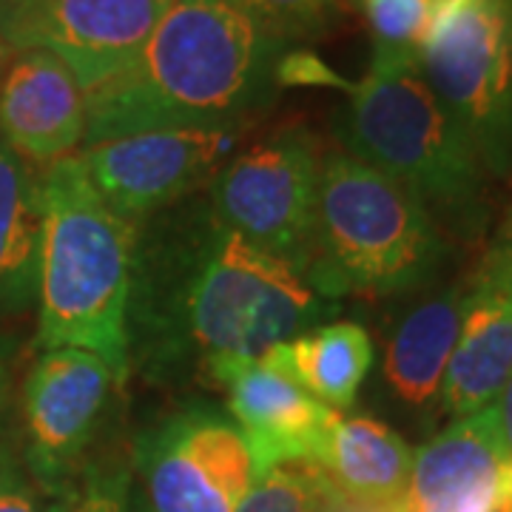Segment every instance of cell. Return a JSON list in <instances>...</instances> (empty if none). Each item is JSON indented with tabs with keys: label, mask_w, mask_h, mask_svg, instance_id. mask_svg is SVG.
Masks as SVG:
<instances>
[{
	"label": "cell",
	"mask_w": 512,
	"mask_h": 512,
	"mask_svg": "<svg viewBox=\"0 0 512 512\" xmlns=\"http://www.w3.org/2000/svg\"><path fill=\"white\" fill-rule=\"evenodd\" d=\"M339 302L311 291L214 214L208 194L137 225L126 333L128 367L154 384L200 382L222 362L259 359L328 325Z\"/></svg>",
	"instance_id": "cell-1"
},
{
	"label": "cell",
	"mask_w": 512,
	"mask_h": 512,
	"mask_svg": "<svg viewBox=\"0 0 512 512\" xmlns=\"http://www.w3.org/2000/svg\"><path fill=\"white\" fill-rule=\"evenodd\" d=\"M276 80H279V89L285 86H336V89H345L350 92L353 83L339 77L330 66H325V60L305 52V49H288L282 60H279V69H276Z\"/></svg>",
	"instance_id": "cell-25"
},
{
	"label": "cell",
	"mask_w": 512,
	"mask_h": 512,
	"mask_svg": "<svg viewBox=\"0 0 512 512\" xmlns=\"http://www.w3.org/2000/svg\"><path fill=\"white\" fill-rule=\"evenodd\" d=\"M316 512H402V504H367V501H359V498H350V495L333 490L322 476Z\"/></svg>",
	"instance_id": "cell-26"
},
{
	"label": "cell",
	"mask_w": 512,
	"mask_h": 512,
	"mask_svg": "<svg viewBox=\"0 0 512 512\" xmlns=\"http://www.w3.org/2000/svg\"><path fill=\"white\" fill-rule=\"evenodd\" d=\"M495 416H498V430H501V444H504V453L510 458L512 464V376L507 384L501 387V393L495 396Z\"/></svg>",
	"instance_id": "cell-27"
},
{
	"label": "cell",
	"mask_w": 512,
	"mask_h": 512,
	"mask_svg": "<svg viewBox=\"0 0 512 512\" xmlns=\"http://www.w3.org/2000/svg\"><path fill=\"white\" fill-rule=\"evenodd\" d=\"M40 239V174L0 140V316L23 313L37 305Z\"/></svg>",
	"instance_id": "cell-18"
},
{
	"label": "cell",
	"mask_w": 512,
	"mask_h": 512,
	"mask_svg": "<svg viewBox=\"0 0 512 512\" xmlns=\"http://www.w3.org/2000/svg\"><path fill=\"white\" fill-rule=\"evenodd\" d=\"M126 512H151V507H148V501H146V495H143V490H140L137 484L131 487V495H128Z\"/></svg>",
	"instance_id": "cell-30"
},
{
	"label": "cell",
	"mask_w": 512,
	"mask_h": 512,
	"mask_svg": "<svg viewBox=\"0 0 512 512\" xmlns=\"http://www.w3.org/2000/svg\"><path fill=\"white\" fill-rule=\"evenodd\" d=\"M373 60H419L433 29V0H365Z\"/></svg>",
	"instance_id": "cell-20"
},
{
	"label": "cell",
	"mask_w": 512,
	"mask_h": 512,
	"mask_svg": "<svg viewBox=\"0 0 512 512\" xmlns=\"http://www.w3.org/2000/svg\"><path fill=\"white\" fill-rule=\"evenodd\" d=\"M461 3H467V0H433V23L444 18V15H450Z\"/></svg>",
	"instance_id": "cell-31"
},
{
	"label": "cell",
	"mask_w": 512,
	"mask_h": 512,
	"mask_svg": "<svg viewBox=\"0 0 512 512\" xmlns=\"http://www.w3.org/2000/svg\"><path fill=\"white\" fill-rule=\"evenodd\" d=\"M467 313V276L404 316L393 333L384 376L393 393L410 407H430L441 399L450 359L456 353Z\"/></svg>",
	"instance_id": "cell-16"
},
{
	"label": "cell",
	"mask_w": 512,
	"mask_h": 512,
	"mask_svg": "<svg viewBox=\"0 0 512 512\" xmlns=\"http://www.w3.org/2000/svg\"><path fill=\"white\" fill-rule=\"evenodd\" d=\"M231 3H237L268 35L279 37L288 46L330 35L342 18L339 0H231Z\"/></svg>",
	"instance_id": "cell-21"
},
{
	"label": "cell",
	"mask_w": 512,
	"mask_h": 512,
	"mask_svg": "<svg viewBox=\"0 0 512 512\" xmlns=\"http://www.w3.org/2000/svg\"><path fill=\"white\" fill-rule=\"evenodd\" d=\"M316 470L333 490L367 504H402L413 450L387 424L367 416H342Z\"/></svg>",
	"instance_id": "cell-19"
},
{
	"label": "cell",
	"mask_w": 512,
	"mask_h": 512,
	"mask_svg": "<svg viewBox=\"0 0 512 512\" xmlns=\"http://www.w3.org/2000/svg\"><path fill=\"white\" fill-rule=\"evenodd\" d=\"M37 279V350L77 348L100 356L123 387L126 311L137 225L94 191L80 157L46 165Z\"/></svg>",
	"instance_id": "cell-3"
},
{
	"label": "cell",
	"mask_w": 512,
	"mask_h": 512,
	"mask_svg": "<svg viewBox=\"0 0 512 512\" xmlns=\"http://www.w3.org/2000/svg\"><path fill=\"white\" fill-rule=\"evenodd\" d=\"M345 151L416 194L421 205L476 239L487 228V171L444 109L419 60H370L336 117Z\"/></svg>",
	"instance_id": "cell-4"
},
{
	"label": "cell",
	"mask_w": 512,
	"mask_h": 512,
	"mask_svg": "<svg viewBox=\"0 0 512 512\" xmlns=\"http://www.w3.org/2000/svg\"><path fill=\"white\" fill-rule=\"evenodd\" d=\"M339 3H350V6H362L365 0H339Z\"/></svg>",
	"instance_id": "cell-33"
},
{
	"label": "cell",
	"mask_w": 512,
	"mask_h": 512,
	"mask_svg": "<svg viewBox=\"0 0 512 512\" xmlns=\"http://www.w3.org/2000/svg\"><path fill=\"white\" fill-rule=\"evenodd\" d=\"M211 387L228 396V413L254 458L256 481L282 464H319L342 413L308 396L262 359L222 362Z\"/></svg>",
	"instance_id": "cell-12"
},
{
	"label": "cell",
	"mask_w": 512,
	"mask_h": 512,
	"mask_svg": "<svg viewBox=\"0 0 512 512\" xmlns=\"http://www.w3.org/2000/svg\"><path fill=\"white\" fill-rule=\"evenodd\" d=\"M0 512H46L43 493L12 441L0 439Z\"/></svg>",
	"instance_id": "cell-24"
},
{
	"label": "cell",
	"mask_w": 512,
	"mask_h": 512,
	"mask_svg": "<svg viewBox=\"0 0 512 512\" xmlns=\"http://www.w3.org/2000/svg\"><path fill=\"white\" fill-rule=\"evenodd\" d=\"M419 69L490 177L512 174V0H467L433 23Z\"/></svg>",
	"instance_id": "cell-6"
},
{
	"label": "cell",
	"mask_w": 512,
	"mask_h": 512,
	"mask_svg": "<svg viewBox=\"0 0 512 512\" xmlns=\"http://www.w3.org/2000/svg\"><path fill=\"white\" fill-rule=\"evenodd\" d=\"M512 376V208L467 276V313L450 359L441 410L453 419L495 402Z\"/></svg>",
	"instance_id": "cell-13"
},
{
	"label": "cell",
	"mask_w": 512,
	"mask_h": 512,
	"mask_svg": "<svg viewBox=\"0 0 512 512\" xmlns=\"http://www.w3.org/2000/svg\"><path fill=\"white\" fill-rule=\"evenodd\" d=\"M86 137V92L69 66L43 49L18 52L0 83V140L26 163L72 157Z\"/></svg>",
	"instance_id": "cell-15"
},
{
	"label": "cell",
	"mask_w": 512,
	"mask_h": 512,
	"mask_svg": "<svg viewBox=\"0 0 512 512\" xmlns=\"http://www.w3.org/2000/svg\"><path fill=\"white\" fill-rule=\"evenodd\" d=\"M316 402L342 413L356 402L373 367L370 333L356 322H328L259 356Z\"/></svg>",
	"instance_id": "cell-17"
},
{
	"label": "cell",
	"mask_w": 512,
	"mask_h": 512,
	"mask_svg": "<svg viewBox=\"0 0 512 512\" xmlns=\"http://www.w3.org/2000/svg\"><path fill=\"white\" fill-rule=\"evenodd\" d=\"M402 512H512V464L493 404L453 419L413 453Z\"/></svg>",
	"instance_id": "cell-14"
},
{
	"label": "cell",
	"mask_w": 512,
	"mask_h": 512,
	"mask_svg": "<svg viewBox=\"0 0 512 512\" xmlns=\"http://www.w3.org/2000/svg\"><path fill=\"white\" fill-rule=\"evenodd\" d=\"M114 387L120 384L109 365L89 350H40L29 367L20 396V456L46 498L66 490L86 467Z\"/></svg>",
	"instance_id": "cell-10"
},
{
	"label": "cell",
	"mask_w": 512,
	"mask_h": 512,
	"mask_svg": "<svg viewBox=\"0 0 512 512\" xmlns=\"http://www.w3.org/2000/svg\"><path fill=\"white\" fill-rule=\"evenodd\" d=\"M288 49L231 0H174L143 49L86 92L83 146L168 128L245 126L276 100Z\"/></svg>",
	"instance_id": "cell-2"
},
{
	"label": "cell",
	"mask_w": 512,
	"mask_h": 512,
	"mask_svg": "<svg viewBox=\"0 0 512 512\" xmlns=\"http://www.w3.org/2000/svg\"><path fill=\"white\" fill-rule=\"evenodd\" d=\"M245 126L168 128L83 146L94 191L123 220L146 222L211 185Z\"/></svg>",
	"instance_id": "cell-9"
},
{
	"label": "cell",
	"mask_w": 512,
	"mask_h": 512,
	"mask_svg": "<svg viewBox=\"0 0 512 512\" xmlns=\"http://www.w3.org/2000/svg\"><path fill=\"white\" fill-rule=\"evenodd\" d=\"M15 55H18V52H15V49L0 37V83H3V74H6V69H9V63L15 60Z\"/></svg>",
	"instance_id": "cell-32"
},
{
	"label": "cell",
	"mask_w": 512,
	"mask_h": 512,
	"mask_svg": "<svg viewBox=\"0 0 512 512\" xmlns=\"http://www.w3.org/2000/svg\"><path fill=\"white\" fill-rule=\"evenodd\" d=\"M37 3H43V0H0V23L15 18L20 12H26V9H32Z\"/></svg>",
	"instance_id": "cell-29"
},
{
	"label": "cell",
	"mask_w": 512,
	"mask_h": 512,
	"mask_svg": "<svg viewBox=\"0 0 512 512\" xmlns=\"http://www.w3.org/2000/svg\"><path fill=\"white\" fill-rule=\"evenodd\" d=\"M9 356H12V345L0 336V410L9 396Z\"/></svg>",
	"instance_id": "cell-28"
},
{
	"label": "cell",
	"mask_w": 512,
	"mask_h": 512,
	"mask_svg": "<svg viewBox=\"0 0 512 512\" xmlns=\"http://www.w3.org/2000/svg\"><path fill=\"white\" fill-rule=\"evenodd\" d=\"M131 487L134 478L123 464H86L66 490L49 498L46 512H126Z\"/></svg>",
	"instance_id": "cell-22"
},
{
	"label": "cell",
	"mask_w": 512,
	"mask_h": 512,
	"mask_svg": "<svg viewBox=\"0 0 512 512\" xmlns=\"http://www.w3.org/2000/svg\"><path fill=\"white\" fill-rule=\"evenodd\" d=\"M171 6L174 0H43L3 20L0 37L15 52H52L89 92L143 49Z\"/></svg>",
	"instance_id": "cell-11"
},
{
	"label": "cell",
	"mask_w": 512,
	"mask_h": 512,
	"mask_svg": "<svg viewBox=\"0 0 512 512\" xmlns=\"http://www.w3.org/2000/svg\"><path fill=\"white\" fill-rule=\"evenodd\" d=\"M444 256L441 225L416 194L348 151L322 154L316 231L305 268L313 293L342 302L419 291Z\"/></svg>",
	"instance_id": "cell-5"
},
{
	"label": "cell",
	"mask_w": 512,
	"mask_h": 512,
	"mask_svg": "<svg viewBox=\"0 0 512 512\" xmlns=\"http://www.w3.org/2000/svg\"><path fill=\"white\" fill-rule=\"evenodd\" d=\"M319 163L311 128L291 123L231 157L205 194L220 222L305 276L316 231Z\"/></svg>",
	"instance_id": "cell-7"
},
{
	"label": "cell",
	"mask_w": 512,
	"mask_h": 512,
	"mask_svg": "<svg viewBox=\"0 0 512 512\" xmlns=\"http://www.w3.org/2000/svg\"><path fill=\"white\" fill-rule=\"evenodd\" d=\"M322 473L313 464H282L262 476L237 512H316Z\"/></svg>",
	"instance_id": "cell-23"
},
{
	"label": "cell",
	"mask_w": 512,
	"mask_h": 512,
	"mask_svg": "<svg viewBox=\"0 0 512 512\" xmlns=\"http://www.w3.org/2000/svg\"><path fill=\"white\" fill-rule=\"evenodd\" d=\"M134 467L151 512H237L256 484L239 427L208 404H188L140 433Z\"/></svg>",
	"instance_id": "cell-8"
}]
</instances>
